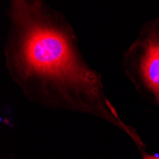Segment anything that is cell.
Masks as SVG:
<instances>
[{"label":"cell","mask_w":159,"mask_h":159,"mask_svg":"<svg viewBox=\"0 0 159 159\" xmlns=\"http://www.w3.org/2000/svg\"><path fill=\"white\" fill-rule=\"evenodd\" d=\"M121 66L135 90L159 107V19L143 25L123 52Z\"/></svg>","instance_id":"obj_2"},{"label":"cell","mask_w":159,"mask_h":159,"mask_svg":"<svg viewBox=\"0 0 159 159\" xmlns=\"http://www.w3.org/2000/svg\"><path fill=\"white\" fill-rule=\"evenodd\" d=\"M142 159H159V155H150V154H144Z\"/></svg>","instance_id":"obj_3"},{"label":"cell","mask_w":159,"mask_h":159,"mask_svg":"<svg viewBox=\"0 0 159 159\" xmlns=\"http://www.w3.org/2000/svg\"><path fill=\"white\" fill-rule=\"evenodd\" d=\"M5 67L31 102L52 111L92 115L119 129L140 151L136 131L123 121L105 93L100 74L86 61L75 29L41 0H11Z\"/></svg>","instance_id":"obj_1"}]
</instances>
